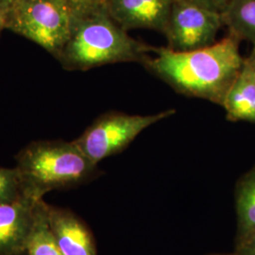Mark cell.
I'll use <instances>...</instances> for the list:
<instances>
[{"instance_id": "obj_13", "label": "cell", "mask_w": 255, "mask_h": 255, "mask_svg": "<svg viewBox=\"0 0 255 255\" xmlns=\"http://www.w3.org/2000/svg\"><path fill=\"white\" fill-rule=\"evenodd\" d=\"M27 255H64L56 243L46 216L44 199L38 201L35 218L27 241Z\"/></svg>"}, {"instance_id": "obj_16", "label": "cell", "mask_w": 255, "mask_h": 255, "mask_svg": "<svg viewBox=\"0 0 255 255\" xmlns=\"http://www.w3.org/2000/svg\"><path fill=\"white\" fill-rule=\"evenodd\" d=\"M235 253L237 255H255V230L244 237H237Z\"/></svg>"}, {"instance_id": "obj_10", "label": "cell", "mask_w": 255, "mask_h": 255, "mask_svg": "<svg viewBox=\"0 0 255 255\" xmlns=\"http://www.w3.org/2000/svg\"><path fill=\"white\" fill-rule=\"evenodd\" d=\"M221 107L230 121L255 124V75L246 58Z\"/></svg>"}, {"instance_id": "obj_20", "label": "cell", "mask_w": 255, "mask_h": 255, "mask_svg": "<svg viewBox=\"0 0 255 255\" xmlns=\"http://www.w3.org/2000/svg\"><path fill=\"white\" fill-rule=\"evenodd\" d=\"M16 0H0V8L9 9V7L15 2Z\"/></svg>"}, {"instance_id": "obj_19", "label": "cell", "mask_w": 255, "mask_h": 255, "mask_svg": "<svg viewBox=\"0 0 255 255\" xmlns=\"http://www.w3.org/2000/svg\"><path fill=\"white\" fill-rule=\"evenodd\" d=\"M247 61L249 62V64H251V66H252V68H253V70H254V73L255 75V48L254 47V49H253V51L251 52V54L249 57H247L246 58Z\"/></svg>"}, {"instance_id": "obj_21", "label": "cell", "mask_w": 255, "mask_h": 255, "mask_svg": "<svg viewBox=\"0 0 255 255\" xmlns=\"http://www.w3.org/2000/svg\"><path fill=\"white\" fill-rule=\"evenodd\" d=\"M237 255L236 253H234V254H231V255Z\"/></svg>"}, {"instance_id": "obj_12", "label": "cell", "mask_w": 255, "mask_h": 255, "mask_svg": "<svg viewBox=\"0 0 255 255\" xmlns=\"http://www.w3.org/2000/svg\"><path fill=\"white\" fill-rule=\"evenodd\" d=\"M235 195L237 238L255 230V164L238 180Z\"/></svg>"}, {"instance_id": "obj_14", "label": "cell", "mask_w": 255, "mask_h": 255, "mask_svg": "<svg viewBox=\"0 0 255 255\" xmlns=\"http://www.w3.org/2000/svg\"><path fill=\"white\" fill-rule=\"evenodd\" d=\"M26 196L18 169L0 166V205L7 204Z\"/></svg>"}, {"instance_id": "obj_4", "label": "cell", "mask_w": 255, "mask_h": 255, "mask_svg": "<svg viewBox=\"0 0 255 255\" xmlns=\"http://www.w3.org/2000/svg\"><path fill=\"white\" fill-rule=\"evenodd\" d=\"M73 22L74 13L65 0H16L7 11L6 28L58 59L70 37Z\"/></svg>"}, {"instance_id": "obj_1", "label": "cell", "mask_w": 255, "mask_h": 255, "mask_svg": "<svg viewBox=\"0 0 255 255\" xmlns=\"http://www.w3.org/2000/svg\"><path fill=\"white\" fill-rule=\"evenodd\" d=\"M240 42L228 34L212 46L193 51L155 47L143 65L174 91L222 106L244 64Z\"/></svg>"}, {"instance_id": "obj_11", "label": "cell", "mask_w": 255, "mask_h": 255, "mask_svg": "<svg viewBox=\"0 0 255 255\" xmlns=\"http://www.w3.org/2000/svg\"><path fill=\"white\" fill-rule=\"evenodd\" d=\"M221 17L229 34L252 43L255 48V0H231Z\"/></svg>"}, {"instance_id": "obj_5", "label": "cell", "mask_w": 255, "mask_h": 255, "mask_svg": "<svg viewBox=\"0 0 255 255\" xmlns=\"http://www.w3.org/2000/svg\"><path fill=\"white\" fill-rule=\"evenodd\" d=\"M175 114V109L146 116L108 112L94 120L74 141L93 163L98 164L110 156L123 151L147 128Z\"/></svg>"}, {"instance_id": "obj_15", "label": "cell", "mask_w": 255, "mask_h": 255, "mask_svg": "<svg viewBox=\"0 0 255 255\" xmlns=\"http://www.w3.org/2000/svg\"><path fill=\"white\" fill-rule=\"evenodd\" d=\"M74 15H81L89 12L107 9L110 0H65Z\"/></svg>"}, {"instance_id": "obj_7", "label": "cell", "mask_w": 255, "mask_h": 255, "mask_svg": "<svg viewBox=\"0 0 255 255\" xmlns=\"http://www.w3.org/2000/svg\"><path fill=\"white\" fill-rule=\"evenodd\" d=\"M39 201L26 195L0 205V255L26 254Z\"/></svg>"}, {"instance_id": "obj_9", "label": "cell", "mask_w": 255, "mask_h": 255, "mask_svg": "<svg viewBox=\"0 0 255 255\" xmlns=\"http://www.w3.org/2000/svg\"><path fill=\"white\" fill-rule=\"evenodd\" d=\"M46 216L56 243L64 255H97L90 230L70 210L46 203Z\"/></svg>"}, {"instance_id": "obj_6", "label": "cell", "mask_w": 255, "mask_h": 255, "mask_svg": "<svg viewBox=\"0 0 255 255\" xmlns=\"http://www.w3.org/2000/svg\"><path fill=\"white\" fill-rule=\"evenodd\" d=\"M222 27L221 13L173 0L163 34L167 41V48L185 52L214 45Z\"/></svg>"}, {"instance_id": "obj_3", "label": "cell", "mask_w": 255, "mask_h": 255, "mask_svg": "<svg viewBox=\"0 0 255 255\" xmlns=\"http://www.w3.org/2000/svg\"><path fill=\"white\" fill-rule=\"evenodd\" d=\"M15 160L26 195L36 200L52 190L74 188L90 182L100 173L98 164L75 141H33L19 151Z\"/></svg>"}, {"instance_id": "obj_17", "label": "cell", "mask_w": 255, "mask_h": 255, "mask_svg": "<svg viewBox=\"0 0 255 255\" xmlns=\"http://www.w3.org/2000/svg\"><path fill=\"white\" fill-rule=\"evenodd\" d=\"M221 13L231 0H179Z\"/></svg>"}, {"instance_id": "obj_18", "label": "cell", "mask_w": 255, "mask_h": 255, "mask_svg": "<svg viewBox=\"0 0 255 255\" xmlns=\"http://www.w3.org/2000/svg\"><path fill=\"white\" fill-rule=\"evenodd\" d=\"M7 11L8 9L0 8V32L6 28L7 25Z\"/></svg>"}, {"instance_id": "obj_2", "label": "cell", "mask_w": 255, "mask_h": 255, "mask_svg": "<svg viewBox=\"0 0 255 255\" xmlns=\"http://www.w3.org/2000/svg\"><path fill=\"white\" fill-rule=\"evenodd\" d=\"M107 9L74 15L73 27L58 61L65 70L87 71L120 63L144 64L155 46L129 36Z\"/></svg>"}, {"instance_id": "obj_8", "label": "cell", "mask_w": 255, "mask_h": 255, "mask_svg": "<svg viewBox=\"0 0 255 255\" xmlns=\"http://www.w3.org/2000/svg\"><path fill=\"white\" fill-rule=\"evenodd\" d=\"M173 0H110L107 11L123 29L163 33Z\"/></svg>"}]
</instances>
